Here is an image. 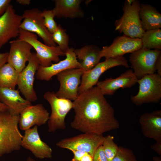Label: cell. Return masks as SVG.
<instances>
[{
    "label": "cell",
    "mask_w": 161,
    "mask_h": 161,
    "mask_svg": "<svg viewBox=\"0 0 161 161\" xmlns=\"http://www.w3.org/2000/svg\"><path fill=\"white\" fill-rule=\"evenodd\" d=\"M142 47L141 38H132L123 35L117 37L109 46L103 47L101 55L105 59L132 53Z\"/></svg>",
    "instance_id": "4fadbf2b"
},
{
    "label": "cell",
    "mask_w": 161,
    "mask_h": 161,
    "mask_svg": "<svg viewBox=\"0 0 161 161\" xmlns=\"http://www.w3.org/2000/svg\"><path fill=\"white\" fill-rule=\"evenodd\" d=\"M30 0H16V1L22 5H29L31 3Z\"/></svg>",
    "instance_id": "74e56055"
},
{
    "label": "cell",
    "mask_w": 161,
    "mask_h": 161,
    "mask_svg": "<svg viewBox=\"0 0 161 161\" xmlns=\"http://www.w3.org/2000/svg\"><path fill=\"white\" fill-rule=\"evenodd\" d=\"M101 49L93 45L84 46L80 48L74 49V52L83 72L88 71L100 62L102 58Z\"/></svg>",
    "instance_id": "7402d4cb"
},
{
    "label": "cell",
    "mask_w": 161,
    "mask_h": 161,
    "mask_svg": "<svg viewBox=\"0 0 161 161\" xmlns=\"http://www.w3.org/2000/svg\"><path fill=\"white\" fill-rule=\"evenodd\" d=\"M74 48H69L65 52L66 58L47 67L39 65L35 74L38 80L49 81L55 75L67 69L80 68V65L74 52Z\"/></svg>",
    "instance_id": "9a60e30c"
},
{
    "label": "cell",
    "mask_w": 161,
    "mask_h": 161,
    "mask_svg": "<svg viewBox=\"0 0 161 161\" xmlns=\"http://www.w3.org/2000/svg\"></svg>",
    "instance_id": "b9f144b4"
},
{
    "label": "cell",
    "mask_w": 161,
    "mask_h": 161,
    "mask_svg": "<svg viewBox=\"0 0 161 161\" xmlns=\"http://www.w3.org/2000/svg\"><path fill=\"white\" fill-rule=\"evenodd\" d=\"M120 66L129 67L127 60L123 56L105 59L91 70L84 72L78 88V95L96 85L100 76L104 72L113 67Z\"/></svg>",
    "instance_id": "30bf717a"
},
{
    "label": "cell",
    "mask_w": 161,
    "mask_h": 161,
    "mask_svg": "<svg viewBox=\"0 0 161 161\" xmlns=\"http://www.w3.org/2000/svg\"><path fill=\"white\" fill-rule=\"evenodd\" d=\"M140 4L137 0L125 1L123 14L114 22L116 30L131 38H141L145 31L142 27L139 17Z\"/></svg>",
    "instance_id": "3957f363"
},
{
    "label": "cell",
    "mask_w": 161,
    "mask_h": 161,
    "mask_svg": "<svg viewBox=\"0 0 161 161\" xmlns=\"http://www.w3.org/2000/svg\"><path fill=\"white\" fill-rule=\"evenodd\" d=\"M19 73L7 63L0 68V87L15 89Z\"/></svg>",
    "instance_id": "d4e9b609"
},
{
    "label": "cell",
    "mask_w": 161,
    "mask_h": 161,
    "mask_svg": "<svg viewBox=\"0 0 161 161\" xmlns=\"http://www.w3.org/2000/svg\"><path fill=\"white\" fill-rule=\"evenodd\" d=\"M81 0H55V7L52 9L55 16L59 18L73 19L82 17L84 12L80 4Z\"/></svg>",
    "instance_id": "603a6c76"
},
{
    "label": "cell",
    "mask_w": 161,
    "mask_h": 161,
    "mask_svg": "<svg viewBox=\"0 0 161 161\" xmlns=\"http://www.w3.org/2000/svg\"><path fill=\"white\" fill-rule=\"evenodd\" d=\"M93 161H108L102 145L95 151L93 157Z\"/></svg>",
    "instance_id": "4dcf8cb0"
},
{
    "label": "cell",
    "mask_w": 161,
    "mask_h": 161,
    "mask_svg": "<svg viewBox=\"0 0 161 161\" xmlns=\"http://www.w3.org/2000/svg\"><path fill=\"white\" fill-rule=\"evenodd\" d=\"M151 148L159 155H161V141H156L151 146Z\"/></svg>",
    "instance_id": "836d02e7"
},
{
    "label": "cell",
    "mask_w": 161,
    "mask_h": 161,
    "mask_svg": "<svg viewBox=\"0 0 161 161\" xmlns=\"http://www.w3.org/2000/svg\"><path fill=\"white\" fill-rule=\"evenodd\" d=\"M102 145L108 161H111L119 149V147L114 141V137L111 135L104 137Z\"/></svg>",
    "instance_id": "83f0119b"
},
{
    "label": "cell",
    "mask_w": 161,
    "mask_h": 161,
    "mask_svg": "<svg viewBox=\"0 0 161 161\" xmlns=\"http://www.w3.org/2000/svg\"><path fill=\"white\" fill-rule=\"evenodd\" d=\"M139 122L144 136L156 141H161L160 110L143 114L140 117Z\"/></svg>",
    "instance_id": "ffe728a7"
},
{
    "label": "cell",
    "mask_w": 161,
    "mask_h": 161,
    "mask_svg": "<svg viewBox=\"0 0 161 161\" xmlns=\"http://www.w3.org/2000/svg\"><path fill=\"white\" fill-rule=\"evenodd\" d=\"M44 97L51 108V113L47 121L48 131L54 132L58 130L65 129L66 127L65 117L73 109V102L69 99L58 97L53 91L46 92Z\"/></svg>",
    "instance_id": "277c9868"
},
{
    "label": "cell",
    "mask_w": 161,
    "mask_h": 161,
    "mask_svg": "<svg viewBox=\"0 0 161 161\" xmlns=\"http://www.w3.org/2000/svg\"><path fill=\"white\" fill-rule=\"evenodd\" d=\"M103 135L85 133L63 139L56 143L58 147L69 150H77L85 152L93 157L98 148L102 145Z\"/></svg>",
    "instance_id": "9c48e42d"
},
{
    "label": "cell",
    "mask_w": 161,
    "mask_h": 161,
    "mask_svg": "<svg viewBox=\"0 0 161 161\" xmlns=\"http://www.w3.org/2000/svg\"><path fill=\"white\" fill-rule=\"evenodd\" d=\"M152 158L153 161H161V158L158 157L154 156Z\"/></svg>",
    "instance_id": "ab89813d"
},
{
    "label": "cell",
    "mask_w": 161,
    "mask_h": 161,
    "mask_svg": "<svg viewBox=\"0 0 161 161\" xmlns=\"http://www.w3.org/2000/svg\"><path fill=\"white\" fill-rule=\"evenodd\" d=\"M42 11L37 8L24 10L22 15L23 20L20 28L38 35L44 44L48 46H56L51 34L45 25Z\"/></svg>",
    "instance_id": "ba28073f"
},
{
    "label": "cell",
    "mask_w": 161,
    "mask_h": 161,
    "mask_svg": "<svg viewBox=\"0 0 161 161\" xmlns=\"http://www.w3.org/2000/svg\"><path fill=\"white\" fill-rule=\"evenodd\" d=\"M137 80L132 70L129 69L117 78L98 81L96 86L104 96L111 95L119 89L131 88L137 83Z\"/></svg>",
    "instance_id": "d6986e66"
},
{
    "label": "cell",
    "mask_w": 161,
    "mask_h": 161,
    "mask_svg": "<svg viewBox=\"0 0 161 161\" xmlns=\"http://www.w3.org/2000/svg\"><path fill=\"white\" fill-rule=\"evenodd\" d=\"M139 15L142 27L145 31L161 28V14L152 5L140 4Z\"/></svg>",
    "instance_id": "cb8c5ba5"
},
{
    "label": "cell",
    "mask_w": 161,
    "mask_h": 161,
    "mask_svg": "<svg viewBox=\"0 0 161 161\" xmlns=\"http://www.w3.org/2000/svg\"><path fill=\"white\" fill-rule=\"evenodd\" d=\"M83 73L82 69L78 68L67 69L58 74L60 86L55 93L56 96L71 100H76L79 95L78 89Z\"/></svg>",
    "instance_id": "8fae6325"
},
{
    "label": "cell",
    "mask_w": 161,
    "mask_h": 161,
    "mask_svg": "<svg viewBox=\"0 0 161 161\" xmlns=\"http://www.w3.org/2000/svg\"><path fill=\"white\" fill-rule=\"evenodd\" d=\"M22 20V15L17 14L10 4L0 17V49L11 39L18 37Z\"/></svg>",
    "instance_id": "5bb4252c"
},
{
    "label": "cell",
    "mask_w": 161,
    "mask_h": 161,
    "mask_svg": "<svg viewBox=\"0 0 161 161\" xmlns=\"http://www.w3.org/2000/svg\"><path fill=\"white\" fill-rule=\"evenodd\" d=\"M8 55V52L0 53V68L7 63Z\"/></svg>",
    "instance_id": "e575fe53"
},
{
    "label": "cell",
    "mask_w": 161,
    "mask_h": 161,
    "mask_svg": "<svg viewBox=\"0 0 161 161\" xmlns=\"http://www.w3.org/2000/svg\"><path fill=\"white\" fill-rule=\"evenodd\" d=\"M51 36L55 43L58 44L62 51L65 53L69 48V37L66 30L61 25L58 24L56 30L51 34Z\"/></svg>",
    "instance_id": "4316f807"
},
{
    "label": "cell",
    "mask_w": 161,
    "mask_h": 161,
    "mask_svg": "<svg viewBox=\"0 0 161 161\" xmlns=\"http://www.w3.org/2000/svg\"><path fill=\"white\" fill-rule=\"evenodd\" d=\"M111 161H137L131 149L122 146L119 147L118 150Z\"/></svg>",
    "instance_id": "f546056e"
},
{
    "label": "cell",
    "mask_w": 161,
    "mask_h": 161,
    "mask_svg": "<svg viewBox=\"0 0 161 161\" xmlns=\"http://www.w3.org/2000/svg\"><path fill=\"white\" fill-rule=\"evenodd\" d=\"M142 48L161 49V30L158 29L145 31L141 38Z\"/></svg>",
    "instance_id": "484cf974"
},
{
    "label": "cell",
    "mask_w": 161,
    "mask_h": 161,
    "mask_svg": "<svg viewBox=\"0 0 161 161\" xmlns=\"http://www.w3.org/2000/svg\"><path fill=\"white\" fill-rule=\"evenodd\" d=\"M139 90L132 96L131 102L137 106L148 103H157L161 98V76L157 73L145 75L138 80Z\"/></svg>",
    "instance_id": "8992f818"
},
{
    "label": "cell",
    "mask_w": 161,
    "mask_h": 161,
    "mask_svg": "<svg viewBox=\"0 0 161 161\" xmlns=\"http://www.w3.org/2000/svg\"><path fill=\"white\" fill-rule=\"evenodd\" d=\"M97 86L79 95L73 102L75 113L71 127L83 133L103 135L118 129L114 109Z\"/></svg>",
    "instance_id": "6da1fadb"
},
{
    "label": "cell",
    "mask_w": 161,
    "mask_h": 161,
    "mask_svg": "<svg viewBox=\"0 0 161 161\" xmlns=\"http://www.w3.org/2000/svg\"><path fill=\"white\" fill-rule=\"evenodd\" d=\"M21 146L30 151L36 158L42 159L52 157V150L41 139L37 126L25 131Z\"/></svg>",
    "instance_id": "2e32d148"
},
{
    "label": "cell",
    "mask_w": 161,
    "mask_h": 161,
    "mask_svg": "<svg viewBox=\"0 0 161 161\" xmlns=\"http://www.w3.org/2000/svg\"><path fill=\"white\" fill-rule=\"evenodd\" d=\"M10 49L7 63L19 73L25 67L31 54L32 47L29 43L18 38L9 42Z\"/></svg>",
    "instance_id": "ac0fdd59"
},
{
    "label": "cell",
    "mask_w": 161,
    "mask_h": 161,
    "mask_svg": "<svg viewBox=\"0 0 161 161\" xmlns=\"http://www.w3.org/2000/svg\"><path fill=\"white\" fill-rule=\"evenodd\" d=\"M45 25L49 33L51 34L56 30L58 25L54 18L55 13L52 10L45 9L42 11Z\"/></svg>",
    "instance_id": "f1b7e54d"
},
{
    "label": "cell",
    "mask_w": 161,
    "mask_h": 161,
    "mask_svg": "<svg viewBox=\"0 0 161 161\" xmlns=\"http://www.w3.org/2000/svg\"><path fill=\"white\" fill-rule=\"evenodd\" d=\"M49 116L48 111L42 104L32 105L20 114L19 127L25 131L35 126H41L47 122Z\"/></svg>",
    "instance_id": "e0dca14e"
},
{
    "label": "cell",
    "mask_w": 161,
    "mask_h": 161,
    "mask_svg": "<svg viewBox=\"0 0 161 161\" xmlns=\"http://www.w3.org/2000/svg\"><path fill=\"white\" fill-rule=\"evenodd\" d=\"M73 154V157L71 161H79L81 158L87 153L81 151L70 150Z\"/></svg>",
    "instance_id": "d6a6232c"
},
{
    "label": "cell",
    "mask_w": 161,
    "mask_h": 161,
    "mask_svg": "<svg viewBox=\"0 0 161 161\" xmlns=\"http://www.w3.org/2000/svg\"><path fill=\"white\" fill-rule=\"evenodd\" d=\"M8 110V107L3 103L0 101V112Z\"/></svg>",
    "instance_id": "f35d334b"
},
{
    "label": "cell",
    "mask_w": 161,
    "mask_h": 161,
    "mask_svg": "<svg viewBox=\"0 0 161 161\" xmlns=\"http://www.w3.org/2000/svg\"><path fill=\"white\" fill-rule=\"evenodd\" d=\"M19 115L0 112V157L19 150L23 135L18 128Z\"/></svg>",
    "instance_id": "7a4b0ae2"
},
{
    "label": "cell",
    "mask_w": 161,
    "mask_h": 161,
    "mask_svg": "<svg viewBox=\"0 0 161 161\" xmlns=\"http://www.w3.org/2000/svg\"><path fill=\"white\" fill-rule=\"evenodd\" d=\"M155 68L157 74L161 76V54L157 57L155 64Z\"/></svg>",
    "instance_id": "d590c367"
},
{
    "label": "cell",
    "mask_w": 161,
    "mask_h": 161,
    "mask_svg": "<svg viewBox=\"0 0 161 161\" xmlns=\"http://www.w3.org/2000/svg\"><path fill=\"white\" fill-rule=\"evenodd\" d=\"M161 54V50L142 47L131 53L129 62L138 80L155 72L156 61Z\"/></svg>",
    "instance_id": "52a82bcc"
},
{
    "label": "cell",
    "mask_w": 161,
    "mask_h": 161,
    "mask_svg": "<svg viewBox=\"0 0 161 161\" xmlns=\"http://www.w3.org/2000/svg\"><path fill=\"white\" fill-rule=\"evenodd\" d=\"M26 161H36L35 160L30 157L27 158Z\"/></svg>",
    "instance_id": "60d3db41"
},
{
    "label": "cell",
    "mask_w": 161,
    "mask_h": 161,
    "mask_svg": "<svg viewBox=\"0 0 161 161\" xmlns=\"http://www.w3.org/2000/svg\"><path fill=\"white\" fill-rule=\"evenodd\" d=\"M18 38L29 43L36 51V55L40 65L46 67L50 66L53 61L57 63L60 61L59 56L65 55L58 46H49L38 39L37 35L20 29Z\"/></svg>",
    "instance_id": "5b68a950"
},
{
    "label": "cell",
    "mask_w": 161,
    "mask_h": 161,
    "mask_svg": "<svg viewBox=\"0 0 161 161\" xmlns=\"http://www.w3.org/2000/svg\"><path fill=\"white\" fill-rule=\"evenodd\" d=\"M18 89L0 87V101L8 108L12 114L19 115L31 103L23 98Z\"/></svg>",
    "instance_id": "44dd1931"
},
{
    "label": "cell",
    "mask_w": 161,
    "mask_h": 161,
    "mask_svg": "<svg viewBox=\"0 0 161 161\" xmlns=\"http://www.w3.org/2000/svg\"><path fill=\"white\" fill-rule=\"evenodd\" d=\"M28 62L27 65L18 73L17 85L25 99L31 103L38 100L33 85L35 74L40 64L35 53L32 52Z\"/></svg>",
    "instance_id": "7c38bea8"
},
{
    "label": "cell",
    "mask_w": 161,
    "mask_h": 161,
    "mask_svg": "<svg viewBox=\"0 0 161 161\" xmlns=\"http://www.w3.org/2000/svg\"><path fill=\"white\" fill-rule=\"evenodd\" d=\"M79 161H93V157L89 154L86 153Z\"/></svg>",
    "instance_id": "8d00e7d4"
},
{
    "label": "cell",
    "mask_w": 161,
    "mask_h": 161,
    "mask_svg": "<svg viewBox=\"0 0 161 161\" xmlns=\"http://www.w3.org/2000/svg\"><path fill=\"white\" fill-rule=\"evenodd\" d=\"M11 2L10 0H0V17L5 13Z\"/></svg>",
    "instance_id": "1f68e13d"
}]
</instances>
